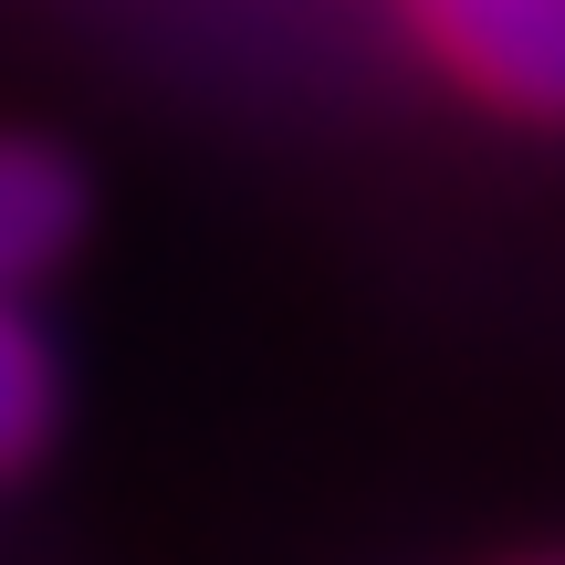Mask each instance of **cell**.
Returning a JSON list of instances; mask_svg holds the SVG:
<instances>
[{"instance_id":"cell-1","label":"cell","mask_w":565,"mask_h":565,"mask_svg":"<svg viewBox=\"0 0 565 565\" xmlns=\"http://www.w3.org/2000/svg\"><path fill=\"white\" fill-rule=\"evenodd\" d=\"M398 21L492 116L565 126V0H398Z\"/></svg>"},{"instance_id":"cell-2","label":"cell","mask_w":565,"mask_h":565,"mask_svg":"<svg viewBox=\"0 0 565 565\" xmlns=\"http://www.w3.org/2000/svg\"><path fill=\"white\" fill-rule=\"evenodd\" d=\"M84 242V179L63 147L0 137V294H32Z\"/></svg>"},{"instance_id":"cell-3","label":"cell","mask_w":565,"mask_h":565,"mask_svg":"<svg viewBox=\"0 0 565 565\" xmlns=\"http://www.w3.org/2000/svg\"><path fill=\"white\" fill-rule=\"evenodd\" d=\"M42 440H53V345H42L32 315L0 294V482H11Z\"/></svg>"},{"instance_id":"cell-4","label":"cell","mask_w":565,"mask_h":565,"mask_svg":"<svg viewBox=\"0 0 565 565\" xmlns=\"http://www.w3.org/2000/svg\"><path fill=\"white\" fill-rule=\"evenodd\" d=\"M534 565H565V555H534Z\"/></svg>"}]
</instances>
